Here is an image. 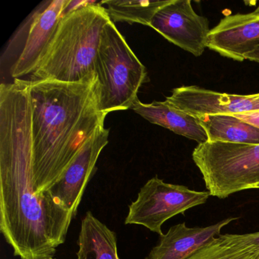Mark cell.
<instances>
[{
    "mask_svg": "<svg viewBox=\"0 0 259 259\" xmlns=\"http://www.w3.org/2000/svg\"><path fill=\"white\" fill-rule=\"evenodd\" d=\"M32 107L28 80L0 86V231L21 258L54 257L75 215L33 183Z\"/></svg>",
    "mask_w": 259,
    "mask_h": 259,
    "instance_id": "cell-1",
    "label": "cell"
},
{
    "mask_svg": "<svg viewBox=\"0 0 259 259\" xmlns=\"http://www.w3.org/2000/svg\"><path fill=\"white\" fill-rule=\"evenodd\" d=\"M29 83L32 107L33 183L49 190L70 166L107 115L101 107L97 74L79 82Z\"/></svg>",
    "mask_w": 259,
    "mask_h": 259,
    "instance_id": "cell-2",
    "label": "cell"
},
{
    "mask_svg": "<svg viewBox=\"0 0 259 259\" xmlns=\"http://www.w3.org/2000/svg\"><path fill=\"white\" fill-rule=\"evenodd\" d=\"M111 20L101 2L65 14L29 81L79 82L95 74L101 33Z\"/></svg>",
    "mask_w": 259,
    "mask_h": 259,
    "instance_id": "cell-3",
    "label": "cell"
},
{
    "mask_svg": "<svg viewBox=\"0 0 259 259\" xmlns=\"http://www.w3.org/2000/svg\"><path fill=\"white\" fill-rule=\"evenodd\" d=\"M101 86V107L106 115L132 109L147 81L146 67L111 20L101 33L95 62Z\"/></svg>",
    "mask_w": 259,
    "mask_h": 259,
    "instance_id": "cell-4",
    "label": "cell"
},
{
    "mask_svg": "<svg viewBox=\"0 0 259 259\" xmlns=\"http://www.w3.org/2000/svg\"><path fill=\"white\" fill-rule=\"evenodd\" d=\"M192 159L211 196L225 198L259 186V145L207 142Z\"/></svg>",
    "mask_w": 259,
    "mask_h": 259,
    "instance_id": "cell-5",
    "label": "cell"
},
{
    "mask_svg": "<svg viewBox=\"0 0 259 259\" xmlns=\"http://www.w3.org/2000/svg\"><path fill=\"white\" fill-rule=\"evenodd\" d=\"M209 196L208 192L166 183L155 176L144 185L137 199L130 204L125 224L144 226L162 236V225L167 220L204 204Z\"/></svg>",
    "mask_w": 259,
    "mask_h": 259,
    "instance_id": "cell-6",
    "label": "cell"
},
{
    "mask_svg": "<svg viewBox=\"0 0 259 259\" xmlns=\"http://www.w3.org/2000/svg\"><path fill=\"white\" fill-rule=\"evenodd\" d=\"M151 28L195 57L202 55L208 45V19L195 13L190 0H171L157 12Z\"/></svg>",
    "mask_w": 259,
    "mask_h": 259,
    "instance_id": "cell-7",
    "label": "cell"
},
{
    "mask_svg": "<svg viewBox=\"0 0 259 259\" xmlns=\"http://www.w3.org/2000/svg\"><path fill=\"white\" fill-rule=\"evenodd\" d=\"M109 136V128H98L86 141L63 177L48 190L75 216L88 183L97 171L98 157L108 144Z\"/></svg>",
    "mask_w": 259,
    "mask_h": 259,
    "instance_id": "cell-8",
    "label": "cell"
},
{
    "mask_svg": "<svg viewBox=\"0 0 259 259\" xmlns=\"http://www.w3.org/2000/svg\"><path fill=\"white\" fill-rule=\"evenodd\" d=\"M69 2V0L46 1L31 15L23 49L10 69L14 79H20L35 70L54 37Z\"/></svg>",
    "mask_w": 259,
    "mask_h": 259,
    "instance_id": "cell-9",
    "label": "cell"
},
{
    "mask_svg": "<svg viewBox=\"0 0 259 259\" xmlns=\"http://www.w3.org/2000/svg\"><path fill=\"white\" fill-rule=\"evenodd\" d=\"M169 104L195 117L215 115H236L259 110L254 95L219 93L198 86H182L174 89L166 98Z\"/></svg>",
    "mask_w": 259,
    "mask_h": 259,
    "instance_id": "cell-10",
    "label": "cell"
},
{
    "mask_svg": "<svg viewBox=\"0 0 259 259\" xmlns=\"http://www.w3.org/2000/svg\"><path fill=\"white\" fill-rule=\"evenodd\" d=\"M207 48L222 57L243 61L245 56L259 48V15H231L210 30Z\"/></svg>",
    "mask_w": 259,
    "mask_h": 259,
    "instance_id": "cell-11",
    "label": "cell"
},
{
    "mask_svg": "<svg viewBox=\"0 0 259 259\" xmlns=\"http://www.w3.org/2000/svg\"><path fill=\"white\" fill-rule=\"evenodd\" d=\"M236 218H230L206 227H188L185 223L170 227L160 236V242L145 259H186L221 235L223 227Z\"/></svg>",
    "mask_w": 259,
    "mask_h": 259,
    "instance_id": "cell-12",
    "label": "cell"
},
{
    "mask_svg": "<svg viewBox=\"0 0 259 259\" xmlns=\"http://www.w3.org/2000/svg\"><path fill=\"white\" fill-rule=\"evenodd\" d=\"M132 110L151 123L195 141L198 145L208 142L207 133L196 117L174 107L166 101L145 104L137 99Z\"/></svg>",
    "mask_w": 259,
    "mask_h": 259,
    "instance_id": "cell-13",
    "label": "cell"
},
{
    "mask_svg": "<svg viewBox=\"0 0 259 259\" xmlns=\"http://www.w3.org/2000/svg\"><path fill=\"white\" fill-rule=\"evenodd\" d=\"M76 259H119L114 232L88 211L81 221Z\"/></svg>",
    "mask_w": 259,
    "mask_h": 259,
    "instance_id": "cell-14",
    "label": "cell"
},
{
    "mask_svg": "<svg viewBox=\"0 0 259 259\" xmlns=\"http://www.w3.org/2000/svg\"><path fill=\"white\" fill-rule=\"evenodd\" d=\"M207 133L209 142L259 145V128L233 115L197 118Z\"/></svg>",
    "mask_w": 259,
    "mask_h": 259,
    "instance_id": "cell-15",
    "label": "cell"
},
{
    "mask_svg": "<svg viewBox=\"0 0 259 259\" xmlns=\"http://www.w3.org/2000/svg\"><path fill=\"white\" fill-rule=\"evenodd\" d=\"M186 259H259V247L245 234H221Z\"/></svg>",
    "mask_w": 259,
    "mask_h": 259,
    "instance_id": "cell-16",
    "label": "cell"
},
{
    "mask_svg": "<svg viewBox=\"0 0 259 259\" xmlns=\"http://www.w3.org/2000/svg\"><path fill=\"white\" fill-rule=\"evenodd\" d=\"M170 1L109 0L101 1V4L107 6L105 8L113 23L128 22L131 25L137 23L151 27L157 12L169 4Z\"/></svg>",
    "mask_w": 259,
    "mask_h": 259,
    "instance_id": "cell-17",
    "label": "cell"
},
{
    "mask_svg": "<svg viewBox=\"0 0 259 259\" xmlns=\"http://www.w3.org/2000/svg\"><path fill=\"white\" fill-rule=\"evenodd\" d=\"M233 116L259 128V110L250 113H239Z\"/></svg>",
    "mask_w": 259,
    "mask_h": 259,
    "instance_id": "cell-18",
    "label": "cell"
},
{
    "mask_svg": "<svg viewBox=\"0 0 259 259\" xmlns=\"http://www.w3.org/2000/svg\"><path fill=\"white\" fill-rule=\"evenodd\" d=\"M247 239L251 243L254 244L259 247V232L254 233H248L245 234Z\"/></svg>",
    "mask_w": 259,
    "mask_h": 259,
    "instance_id": "cell-19",
    "label": "cell"
},
{
    "mask_svg": "<svg viewBox=\"0 0 259 259\" xmlns=\"http://www.w3.org/2000/svg\"><path fill=\"white\" fill-rule=\"evenodd\" d=\"M245 60H250V61L256 62L259 63V48L249 53L245 56Z\"/></svg>",
    "mask_w": 259,
    "mask_h": 259,
    "instance_id": "cell-20",
    "label": "cell"
},
{
    "mask_svg": "<svg viewBox=\"0 0 259 259\" xmlns=\"http://www.w3.org/2000/svg\"><path fill=\"white\" fill-rule=\"evenodd\" d=\"M254 98H256V100L259 101V94H255V95H254Z\"/></svg>",
    "mask_w": 259,
    "mask_h": 259,
    "instance_id": "cell-21",
    "label": "cell"
},
{
    "mask_svg": "<svg viewBox=\"0 0 259 259\" xmlns=\"http://www.w3.org/2000/svg\"><path fill=\"white\" fill-rule=\"evenodd\" d=\"M254 13H256V14L259 15V7H257V9H256L255 11H254Z\"/></svg>",
    "mask_w": 259,
    "mask_h": 259,
    "instance_id": "cell-22",
    "label": "cell"
},
{
    "mask_svg": "<svg viewBox=\"0 0 259 259\" xmlns=\"http://www.w3.org/2000/svg\"><path fill=\"white\" fill-rule=\"evenodd\" d=\"M21 259H25V258H21ZM40 259H57L55 258V257H46V258H40Z\"/></svg>",
    "mask_w": 259,
    "mask_h": 259,
    "instance_id": "cell-23",
    "label": "cell"
},
{
    "mask_svg": "<svg viewBox=\"0 0 259 259\" xmlns=\"http://www.w3.org/2000/svg\"><path fill=\"white\" fill-rule=\"evenodd\" d=\"M257 189H259V186H257Z\"/></svg>",
    "mask_w": 259,
    "mask_h": 259,
    "instance_id": "cell-24",
    "label": "cell"
}]
</instances>
